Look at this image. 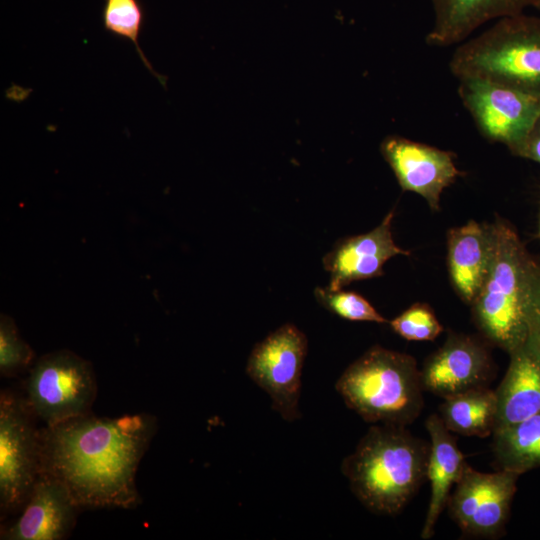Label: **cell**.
<instances>
[{"label":"cell","mask_w":540,"mask_h":540,"mask_svg":"<svg viewBox=\"0 0 540 540\" xmlns=\"http://www.w3.org/2000/svg\"><path fill=\"white\" fill-rule=\"evenodd\" d=\"M524 347L540 361V265L531 287L527 311V338Z\"/></svg>","instance_id":"obj_25"},{"label":"cell","mask_w":540,"mask_h":540,"mask_svg":"<svg viewBox=\"0 0 540 540\" xmlns=\"http://www.w3.org/2000/svg\"><path fill=\"white\" fill-rule=\"evenodd\" d=\"M102 22L107 32L133 43L145 68L157 78L163 87H166L165 76L154 70L138 42L145 22V11L141 1L104 0Z\"/></svg>","instance_id":"obj_21"},{"label":"cell","mask_w":540,"mask_h":540,"mask_svg":"<svg viewBox=\"0 0 540 540\" xmlns=\"http://www.w3.org/2000/svg\"><path fill=\"white\" fill-rule=\"evenodd\" d=\"M438 415L452 433L488 437L496 427L495 391L489 387H480L443 398Z\"/></svg>","instance_id":"obj_19"},{"label":"cell","mask_w":540,"mask_h":540,"mask_svg":"<svg viewBox=\"0 0 540 540\" xmlns=\"http://www.w3.org/2000/svg\"><path fill=\"white\" fill-rule=\"evenodd\" d=\"M425 426L430 437L426 473V480L430 483V499L420 536L427 540L433 537L450 493L468 463L452 432L445 427L438 414L429 415Z\"/></svg>","instance_id":"obj_17"},{"label":"cell","mask_w":540,"mask_h":540,"mask_svg":"<svg viewBox=\"0 0 540 540\" xmlns=\"http://www.w3.org/2000/svg\"><path fill=\"white\" fill-rule=\"evenodd\" d=\"M536 0H432L434 23L426 36L431 46L464 41L484 23L522 14Z\"/></svg>","instance_id":"obj_16"},{"label":"cell","mask_w":540,"mask_h":540,"mask_svg":"<svg viewBox=\"0 0 540 540\" xmlns=\"http://www.w3.org/2000/svg\"><path fill=\"white\" fill-rule=\"evenodd\" d=\"M430 443L406 426L372 424L341 471L360 503L379 515L399 514L426 480Z\"/></svg>","instance_id":"obj_2"},{"label":"cell","mask_w":540,"mask_h":540,"mask_svg":"<svg viewBox=\"0 0 540 540\" xmlns=\"http://www.w3.org/2000/svg\"><path fill=\"white\" fill-rule=\"evenodd\" d=\"M509 355L508 369L495 390V430L516 424L540 412V361L524 346Z\"/></svg>","instance_id":"obj_18"},{"label":"cell","mask_w":540,"mask_h":540,"mask_svg":"<svg viewBox=\"0 0 540 540\" xmlns=\"http://www.w3.org/2000/svg\"><path fill=\"white\" fill-rule=\"evenodd\" d=\"M491 226L492 256L472 315L483 337L511 354L526 342L529 298L540 264L509 222L497 218Z\"/></svg>","instance_id":"obj_3"},{"label":"cell","mask_w":540,"mask_h":540,"mask_svg":"<svg viewBox=\"0 0 540 540\" xmlns=\"http://www.w3.org/2000/svg\"><path fill=\"white\" fill-rule=\"evenodd\" d=\"M35 359L30 345L20 336L14 320L0 315V374L14 377L29 368Z\"/></svg>","instance_id":"obj_23"},{"label":"cell","mask_w":540,"mask_h":540,"mask_svg":"<svg viewBox=\"0 0 540 540\" xmlns=\"http://www.w3.org/2000/svg\"><path fill=\"white\" fill-rule=\"evenodd\" d=\"M537 237L540 239V211H539V221H538V232Z\"/></svg>","instance_id":"obj_27"},{"label":"cell","mask_w":540,"mask_h":540,"mask_svg":"<svg viewBox=\"0 0 540 540\" xmlns=\"http://www.w3.org/2000/svg\"><path fill=\"white\" fill-rule=\"evenodd\" d=\"M449 67L458 79L482 78L540 97V16L497 20L459 45Z\"/></svg>","instance_id":"obj_5"},{"label":"cell","mask_w":540,"mask_h":540,"mask_svg":"<svg viewBox=\"0 0 540 540\" xmlns=\"http://www.w3.org/2000/svg\"><path fill=\"white\" fill-rule=\"evenodd\" d=\"M458 94L480 133L509 150L540 116V97L490 80L461 78Z\"/></svg>","instance_id":"obj_10"},{"label":"cell","mask_w":540,"mask_h":540,"mask_svg":"<svg viewBox=\"0 0 540 540\" xmlns=\"http://www.w3.org/2000/svg\"><path fill=\"white\" fill-rule=\"evenodd\" d=\"M307 348L306 335L286 323L254 346L246 365L248 376L268 394L272 408L289 422L301 416L299 399Z\"/></svg>","instance_id":"obj_8"},{"label":"cell","mask_w":540,"mask_h":540,"mask_svg":"<svg viewBox=\"0 0 540 540\" xmlns=\"http://www.w3.org/2000/svg\"><path fill=\"white\" fill-rule=\"evenodd\" d=\"M380 151L403 191L423 197L430 209H440L443 190L464 173L454 153L398 135L384 138Z\"/></svg>","instance_id":"obj_11"},{"label":"cell","mask_w":540,"mask_h":540,"mask_svg":"<svg viewBox=\"0 0 540 540\" xmlns=\"http://www.w3.org/2000/svg\"><path fill=\"white\" fill-rule=\"evenodd\" d=\"M534 7L540 12V0H536Z\"/></svg>","instance_id":"obj_28"},{"label":"cell","mask_w":540,"mask_h":540,"mask_svg":"<svg viewBox=\"0 0 540 540\" xmlns=\"http://www.w3.org/2000/svg\"><path fill=\"white\" fill-rule=\"evenodd\" d=\"M394 210L373 230L339 240L323 257L325 270L330 274L328 288L341 290L348 284L383 274L384 264L397 255L409 256L392 235Z\"/></svg>","instance_id":"obj_13"},{"label":"cell","mask_w":540,"mask_h":540,"mask_svg":"<svg viewBox=\"0 0 540 540\" xmlns=\"http://www.w3.org/2000/svg\"><path fill=\"white\" fill-rule=\"evenodd\" d=\"M96 394L91 363L70 350L42 355L25 381V399L44 426L90 413Z\"/></svg>","instance_id":"obj_6"},{"label":"cell","mask_w":540,"mask_h":540,"mask_svg":"<svg viewBox=\"0 0 540 540\" xmlns=\"http://www.w3.org/2000/svg\"><path fill=\"white\" fill-rule=\"evenodd\" d=\"M492 451L499 469L521 475L540 467V412L495 430Z\"/></svg>","instance_id":"obj_20"},{"label":"cell","mask_w":540,"mask_h":540,"mask_svg":"<svg viewBox=\"0 0 540 540\" xmlns=\"http://www.w3.org/2000/svg\"><path fill=\"white\" fill-rule=\"evenodd\" d=\"M25 396L0 393V512L16 514L41 472L40 428Z\"/></svg>","instance_id":"obj_7"},{"label":"cell","mask_w":540,"mask_h":540,"mask_svg":"<svg viewBox=\"0 0 540 540\" xmlns=\"http://www.w3.org/2000/svg\"><path fill=\"white\" fill-rule=\"evenodd\" d=\"M510 152L518 157L525 158L540 164V116L526 136Z\"/></svg>","instance_id":"obj_26"},{"label":"cell","mask_w":540,"mask_h":540,"mask_svg":"<svg viewBox=\"0 0 540 540\" xmlns=\"http://www.w3.org/2000/svg\"><path fill=\"white\" fill-rule=\"evenodd\" d=\"M157 431L147 413L99 417L91 412L40 428L41 472L67 488L80 508L132 509L140 461Z\"/></svg>","instance_id":"obj_1"},{"label":"cell","mask_w":540,"mask_h":540,"mask_svg":"<svg viewBox=\"0 0 540 540\" xmlns=\"http://www.w3.org/2000/svg\"><path fill=\"white\" fill-rule=\"evenodd\" d=\"M492 226L474 220L449 229L447 264L451 283L463 302L472 304L488 273L492 256Z\"/></svg>","instance_id":"obj_15"},{"label":"cell","mask_w":540,"mask_h":540,"mask_svg":"<svg viewBox=\"0 0 540 540\" xmlns=\"http://www.w3.org/2000/svg\"><path fill=\"white\" fill-rule=\"evenodd\" d=\"M389 324L396 334L408 341H432L444 330L432 308L425 303H414Z\"/></svg>","instance_id":"obj_24"},{"label":"cell","mask_w":540,"mask_h":540,"mask_svg":"<svg viewBox=\"0 0 540 540\" xmlns=\"http://www.w3.org/2000/svg\"><path fill=\"white\" fill-rule=\"evenodd\" d=\"M424 391L446 398L471 389L488 387L493 362L479 339L452 333L420 369Z\"/></svg>","instance_id":"obj_12"},{"label":"cell","mask_w":540,"mask_h":540,"mask_svg":"<svg viewBox=\"0 0 540 540\" xmlns=\"http://www.w3.org/2000/svg\"><path fill=\"white\" fill-rule=\"evenodd\" d=\"M335 388L347 407L371 424L407 426L424 408L416 359L379 345L351 363Z\"/></svg>","instance_id":"obj_4"},{"label":"cell","mask_w":540,"mask_h":540,"mask_svg":"<svg viewBox=\"0 0 540 540\" xmlns=\"http://www.w3.org/2000/svg\"><path fill=\"white\" fill-rule=\"evenodd\" d=\"M80 508L57 479L40 473L19 517L1 529L2 540H62L76 524Z\"/></svg>","instance_id":"obj_14"},{"label":"cell","mask_w":540,"mask_h":540,"mask_svg":"<svg viewBox=\"0 0 540 540\" xmlns=\"http://www.w3.org/2000/svg\"><path fill=\"white\" fill-rule=\"evenodd\" d=\"M519 476L504 469L480 472L467 464L446 506L464 535L496 539L504 534Z\"/></svg>","instance_id":"obj_9"},{"label":"cell","mask_w":540,"mask_h":540,"mask_svg":"<svg viewBox=\"0 0 540 540\" xmlns=\"http://www.w3.org/2000/svg\"><path fill=\"white\" fill-rule=\"evenodd\" d=\"M314 294L323 307L343 319L381 324L388 322L367 299L356 292L317 287Z\"/></svg>","instance_id":"obj_22"}]
</instances>
